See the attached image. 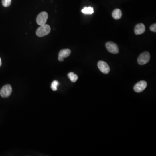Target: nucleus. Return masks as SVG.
<instances>
[{
  "mask_svg": "<svg viewBox=\"0 0 156 156\" xmlns=\"http://www.w3.org/2000/svg\"><path fill=\"white\" fill-rule=\"evenodd\" d=\"M50 27L48 24L40 26L36 31V34L39 37H43L49 34L50 32Z\"/></svg>",
  "mask_w": 156,
  "mask_h": 156,
  "instance_id": "f257e3e1",
  "label": "nucleus"
},
{
  "mask_svg": "<svg viewBox=\"0 0 156 156\" xmlns=\"http://www.w3.org/2000/svg\"><path fill=\"white\" fill-rule=\"evenodd\" d=\"M150 60V54L148 52H145L141 54L137 59V62L141 65L146 64Z\"/></svg>",
  "mask_w": 156,
  "mask_h": 156,
  "instance_id": "f03ea898",
  "label": "nucleus"
},
{
  "mask_svg": "<svg viewBox=\"0 0 156 156\" xmlns=\"http://www.w3.org/2000/svg\"><path fill=\"white\" fill-rule=\"evenodd\" d=\"M48 17V15L46 12H42L38 15L37 18V23L40 26L44 25L46 23V21Z\"/></svg>",
  "mask_w": 156,
  "mask_h": 156,
  "instance_id": "7ed1b4c3",
  "label": "nucleus"
},
{
  "mask_svg": "<svg viewBox=\"0 0 156 156\" xmlns=\"http://www.w3.org/2000/svg\"><path fill=\"white\" fill-rule=\"evenodd\" d=\"M12 92L11 86L6 85L4 86L0 91V95L2 98H7L9 97Z\"/></svg>",
  "mask_w": 156,
  "mask_h": 156,
  "instance_id": "20e7f679",
  "label": "nucleus"
},
{
  "mask_svg": "<svg viewBox=\"0 0 156 156\" xmlns=\"http://www.w3.org/2000/svg\"><path fill=\"white\" fill-rule=\"evenodd\" d=\"M106 48L108 51L113 54L119 53V48L118 45L113 42H108L106 44Z\"/></svg>",
  "mask_w": 156,
  "mask_h": 156,
  "instance_id": "39448f33",
  "label": "nucleus"
},
{
  "mask_svg": "<svg viewBox=\"0 0 156 156\" xmlns=\"http://www.w3.org/2000/svg\"><path fill=\"white\" fill-rule=\"evenodd\" d=\"M98 66L100 70L104 74H108L110 72V67L108 65L103 61H99L98 64Z\"/></svg>",
  "mask_w": 156,
  "mask_h": 156,
  "instance_id": "423d86ee",
  "label": "nucleus"
},
{
  "mask_svg": "<svg viewBox=\"0 0 156 156\" xmlns=\"http://www.w3.org/2000/svg\"><path fill=\"white\" fill-rule=\"evenodd\" d=\"M147 86V83L145 81H141L135 84L134 87L135 92L137 93L141 92L145 90Z\"/></svg>",
  "mask_w": 156,
  "mask_h": 156,
  "instance_id": "0eeeda50",
  "label": "nucleus"
},
{
  "mask_svg": "<svg viewBox=\"0 0 156 156\" xmlns=\"http://www.w3.org/2000/svg\"><path fill=\"white\" fill-rule=\"evenodd\" d=\"M71 51L69 49L62 50L59 52L58 60L60 61H63L64 58L68 57L70 54Z\"/></svg>",
  "mask_w": 156,
  "mask_h": 156,
  "instance_id": "6e6552de",
  "label": "nucleus"
},
{
  "mask_svg": "<svg viewBox=\"0 0 156 156\" xmlns=\"http://www.w3.org/2000/svg\"><path fill=\"white\" fill-rule=\"evenodd\" d=\"M135 33L136 35L143 34L145 31V27L143 23H140L136 25L135 28Z\"/></svg>",
  "mask_w": 156,
  "mask_h": 156,
  "instance_id": "1a4fd4ad",
  "label": "nucleus"
},
{
  "mask_svg": "<svg viewBox=\"0 0 156 156\" xmlns=\"http://www.w3.org/2000/svg\"><path fill=\"white\" fill-rule=\"evenodd\" d=\"M112 17L115 20H119L122 17V12L119 9H116L112 13Z\"/></svg>",
  "mask_w": 156,
  "mask_h": 156,
  "instance_id": "9d476101",
  "label": "nucleus"
},
{
  "mask_svg": "<svg viewBox=\"0 0 156 156\" xmlns=\"http://www.w3.org/2000/svg\"><path fill=\"white\" fill-rule=\"evenodd\" d=\"M68 76L69 78V79L70 80L73 82H76L78 79V76L77 75L74 74L72 72H70L68 73Z\"/></svg>",
  "mask_w": 156,
  "mask_h": 156,
  "instance_id": "9b49d317",
  "label": "nucleus"
},
{
  "mask_svg": "<svg viewBox=\"0 0 156 156\" xmlns=\"http://www.w3.org/2000/svg\"><path fill=\"white\" fill-rule=\"evenodd\" d=\"M82 12L86 14H91L94 13V10L93 7H85L82 10Z\"/></svg>",
  "mask_w": 156,
  "mask_h": 156,
  "instance_id": "f8f14e48",
  "label": "nucleus"
},
{
  "mask_svg": "<svg viewBox=\"0 0 156 156\" xmlns=\"http://www.w3.org/2000/svg\"><path fill=\"white\" fill-rule=\"evenodd\" d=\"M59 82L56 80H54L51 83V89L53 91H55L57 90V87L59 86Z\"/></svg>",
  "mask_w": 156,
  "mask_h": 156,
  "instance_id": "ddd939ff",
  "label": "nucleus"
},
{
  "mask_svg": "<svg viewBox=\"0 0 156 156\" xmlns=\"http://www.w3.org/2000/svg\"><path fill=\"white\" fill-rule=\"evenodd\" d=\"M2 4L5 7H8L11 4V0H2Z\"/></svg>",
  "mask_w": 156,
  "mask_h": 156,
  "instance_id": "4468645a",
  "label": "nucleus"
},
{
  "mask_svg": "<svg viewBox=\"0 0 156 156\" xmlns=\"http://www.w3.org/2000/svg\"><path fill=\"white\" fill-rule=\"evenodd\" d=\"M150 29L151 31H152L153 32H156V24L154 23V24H153V25H151V27H150Z\"/></svg>",
  "mask_w": 156,
  "mask_h": 156,
  "instance_id": "2eb2a0df",
  "label": "nucleus"
},
{
  "mask_svg": "<svg viewBox=\"0 0 156 156\" xmlns=\"http://www.w3.org/2000/svg\"><path fill=\"white\" fill-rule=\"evenodd\" d=\"M1 64H2V62H1V58L0 57V66H1Z\"/></svg>",
  "mask_w": 156,
  "mask_h": 156,
  "instance_id": "dca6fc26",
  "label": "nucleus"
}]
</instances>
